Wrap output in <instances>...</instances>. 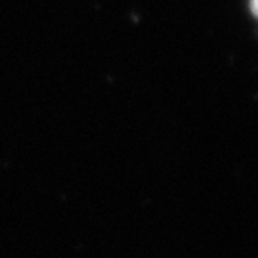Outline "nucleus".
<instances>
[{"instance_id": "obj_1", "label": "nucleus", "mask_w": 258, "mask_h": 258, "mask_svg": "<svg viewBox=\"0 0 258 258\" xmlns=\"http://www.w3.org/2000/svg\"><path fill=\"white\" fill-rule=\"evenodd\" d=\"M252 10H254V14L258 16V0H252Z\"/></svg>"}]
</instances>
